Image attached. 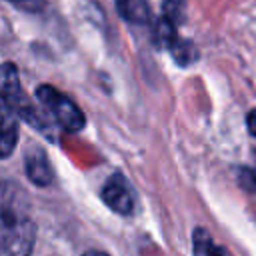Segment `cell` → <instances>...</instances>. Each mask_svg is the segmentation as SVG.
<instances>
[{
	"label": "cell",
	"mask_w": 256,
	"mask_h": 256,
	"mask_svg": "<svg viewBox=\"0 0 256 256\" xmlns=\"http://www.w3.org/2000/svg\"><path fill=\"white\" fill-rule=\"evenodd\" d=\"M36 226L26 192L14 182L0 184V254L28 256L34 246Z\"/></svg>",
	"instance_id": "1"
},
{
	"label": "cell",
	"mask_w": 256,
	"mask_h": 256,
	"mask_svg": "<svg viewBox=\"0 0 256 256\" xmlns=\"http://www.w3.org/2000/svg\"><path fill=\"white\" fill-rule=\"evenodd\" d=\"M0 100H4L10 110H16L20 116H24V120L34 124L36 128H46L42 122V116L32 108L28 98L22 94L18 70L10 62L0 64Z\"/></svg>",
	"instance_id": "2"
},
{
	"label": "cell",
	"mask_w": 256,
	"mask_h": 256,
	"mask_svg": "<svg viewBox=\"0 0 256 256\" xmlns=\"http://www.w3.org/2000/svg\"><path fill=\"white\" fill-rule=\"evenodd\" d=\"M38 100L44 104V108L54 116V120L68 132H78L84 126V114L82 110L60 90H56L54 86L42 84L36 90Z\"/></svg>",
	"instance_id": "3"
},
{
	"label": "cell",
	"mask_w": 256,
	"mask_h": 256,
	"mask_svg": "<svg viewBox=\"0 0 256 256\" xmlns=\"http://www.w3.org/2000/svg\"><path fill=\"white\" fill-rule=\"evenodd\" d=\"M102 200L114 212L124 214V216H130L136 206V194H134L130 182L122 174H112L106 180V184L102 188Z\"/></svg>",
	"instance_id": "4"
},
{
	"label": "cell",
	"mask_w": 256,
	"mask_h": 256,
	"mask_svg": "<svg viewBox=\"0 0 256 256\" xmlns=\"http://www.w3.org/2000/svg\"><path fill=\"white\" fill-rule=\"evenodd\" d=\"M26 174L38 186H48L52 182L54 174H52V168H50V162H48L44 150L32 148L26 154Z\"/></svg>",
	"instance_id": "5"
},
{
	"label": "cell",
	"mask_w": 256,
	"mask_h": 256,
	"mask_svg": "<svg viewBox=\"0 0 256 256\" xmlns=\"http://www.w3.org/2000/svg\"><path fill=\"white\" fill-rule=\"evenodd\" d=\"M18 142V120L8 106H0V158L12 154Z\"/></svg>",
	"instance_id": "6"
},
{
	"label": "cell",
	"mask_w": 256,
	"mask_h": 256,
	"mask_svg": "<svg viewBox=\"0 0 256 256\" xmlns=\"http://www.w3.org/2000/svg\"><path fill=\"white\" fill-rule=\"evenodd\" d=\"M120 16L134 24H146L150 18V8L146 0H116Z\"/></svg>",
	"instance_id": "7"
},
{
	"label": "cell",
	"mask_w": 256,
	"mask_h": 256,
	"mask_svg": "<svg viewBox=\"0 0 256 256\" xmlns=\"http://www.w3.org/2000/svg\"><path fill=\"white\" fill-rule=\"evenodd\" d=\"M194 252L196 256H224L220 246H216L204 230H196L194 234Z\"/></svg>",
	"instance_id": "8"
},
{
	"label": "cell",
	"mask_w": 256,
	"mask_h": 256,
	"mask_svg": "<svg viewBox=\"0 0 256 256\" xmlns=\"http://www.w3.org/2000/svg\"><path fill=\"white\" fill-rule=\"evenodd\" d=\"M18 6H22L24 10H38L42 6V0H12Z\"/></svg>",
	"instance_id": "9"
},
{
	"label": "cell",
	"mask_w": 256,
	"mask_h": 256,
	"mask_svg": "<svg viewBox=\"0 0 256 256\" xmlns=\"http://www.w3.org/2000/svg\"><path fill=\"white\" fill-rule=\"evenodd\" d=\"M248 130L256 136V110H252V112L248 114Z\"/></svg>",
	"instance_id": "10"
},
{
	"label": "cell",
	"mask_w": 256,
	"mask_h": 256,
	"mask_svg": "<svg viewBox=\"0 0 256 256\" xmlns=\"http://www.w3.org/2000/svg\"><path fill=\"white\" fill-rule=\"evenodd\" d=\"M84 256H108V254H104V252H98V250H88Z\"/></svg>",
	"instance_id": "11"
}]
</instances>
